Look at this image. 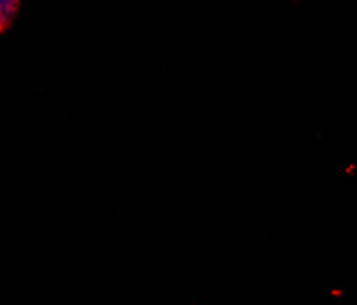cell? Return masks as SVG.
<instances>
[{
  "label": "cell",
  "instance_id": "6da1fadb",
  "mask_svg": "<svg viewBox=\"0 0 357 305\" xmlns=\"http://www.w3.org/2000/svg\"><path fill=\"white\" fill-rule=\"evenodd\" d=\"M18 9V0H0V31L6 29L15 18Z\"/></svg>",
  "mask_w": 357,
  "mask_h": 305
}]
</instances>
